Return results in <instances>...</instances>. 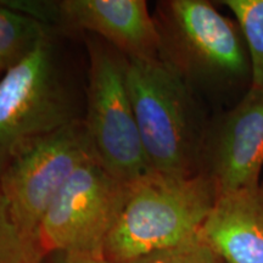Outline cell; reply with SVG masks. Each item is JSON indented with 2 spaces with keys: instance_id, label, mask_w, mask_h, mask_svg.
I'll use <instances>...</instances> for the list:
<instances>
[{
  "instance_id": "6da1fadb",
  "label": "cell",
  "mask_w": 263,
  "mask_h": 263,
  "mask_svg": "<svg viewBox=\"0 0 263 263\" xmlns=\"http://www.w3.org/2000/svg\"><path fill=\"white\" fill-rule=\"evenodd\" d=\"M216 199L211 180L201 172L172 177L150 171L127 183L103 262L128 261L195 238Z\"/></svg>"
},
{
  "instance_id": "7a4b0ae2",
  "label": "cell",
  "mask_w": 263,
  "mask_h": 263,
  "mask_svg": "<svg viewBox=\"0 0 263 263\" xmlns=\"http://www.w3.org/2000/svg\"><path fill=\"white\" fill-rule=\"evenodd\" d=\"M126 82L150 171L200 173L207 129L188 82L161 59L127 58Z\"/></svg>"
},
{
  "instance_id": "3957f363",
  "label": "cell",
  "mask_w": 263,
  "mask_h": 263,
  "mask_svg": "<svg viewBox=\"0 0 263 263\" xmlns=\"http://www.w3.org/2000/svg\"><path fill=\"white\" fill-rule=\"evenodd\" d=\"M160 59L190 84L224 88L251 84V66L235 20L206 0L159 2L154 15Z\"/></svg>"
},
{
  "instance_id": "277c9868",
  "label": "cell",
  "mask_w": 263,
  "mask_h": 263,
  "mask_svg": "<svg viewBox=\"0 0 263 263\" xmlns=\"http://www.w3.org/2000/svg\"><path fill=\"white\" fill-rule=\"evenodd\" d=\"M93 159L83 120L31 140L10 157L0 172V192L26 238L38 245L39 227L55 197Z\"/></svg>"
},
{
  "instance_id": "5b68a950",
  "label": "cell",
  "mask_w": 263,
  "mask_h": 263,
  "mask_svg": "<svg viewBox=\"0 0 263 263\" xmlns=\"http://www.w3.org/2000/svg\"><path fill=\"white\" fill-rule=\"evenodd\" d=\"M89 70L83 120L95 159L123 183L150 172L126 82V58L98 37L87 38Z\"/></svg>"
},
{
  "instance_id": "8992f818",
  "label": "cell",
  "mask_w": 263,
  "mask_h": 263,
  "mask_svg": "<svg viewBox=\"0 0 263 263\" xmlns=\"http://www.w3.org/2000/svg\"><path fill=\"white\" fill-rule=\"evenodd\" d=\"M76 120L50 35L0 78V172L20 147Z\"/></svg>"
},
{
  "instance_id": "52a82bcc",
  "label": "cell",
  "mask_w": 263,
  "mask_h": 263,
  "mask_svg": "<svg viewBox=\"0 0 263 263\" xmlns=\"http://www.w3.org/2000/svg\"><path fill=\"white\" fill-rule=\"evenodd\" d=\"M127 183L93 159L68 179L38 230L43 255L85 256L103 262L105 241L123 202Z\"/></svg>"
},
{
  "instance_id": "ba28073f",
  "label": "cell",
  "mask_w": 263,
  "mask_h": 263,
  "mask_svg": "<svg viewBox=\"0 0 263 263\" xmlns=\"http://www.w3.org/2000/svg\"><path fill=\"white\" fill-rule=\"evenodd\" d=\"M52 29L94 34L127 59H160V35L144 0H5Z\"/></svg>"
},
{
  "instance_id": "9c48e42d",
  "label": "cell",
  "mask_w": 263,
  "mask_h": 263,
  "mask_svg": "<svg viewBox=\"0 0 263 263\" xmlns=\"http://www.w3.org/2000/svg\"><path fill=\"white\" fill-rule=\"evenodd\" d=\"M263 168V89L249 88L207 129L200 172L217 197L259 185Z\"/></svg>"
},
{
  "instance_id": "30bf717a",
  "label": "cell",
  "mask_w": 263,
  "mask_h": 263,
  "mask_svg": "<svg viewBox=\"0 0 263 263\" xmlns=\"http://www.w3.org/2000/svg\"><path fill=\"white\" fill-rule=\"evenodd\" d=\"M200 235L224 263H263V185L216 199Z\"/></svg>"
},
{
  "instance_id": "8fae6325",
  "label": "cell",
  "mask_w": 263,
  "mask_h": 263,
  "mask_svg": "<svg viewBox=\"0 0 263 263\" xmlns=\"http://www.w3.org/2000/svg\"><path fill=\"white\" fill-rule=\"evenodd\" d=\"M50 35L47 25L0 0V72L15 67Z\"/></svg>"
},
{
  "instance_id": "7c38bea8",
  "label": "cell",
  "mask_w": 263,
  "mask_h": 263,
  "mask_svg": "<svg viewBox=\"0 0 263 263\" xmlns=\"http://www.w3.org/2000/svg\"><path fill=\"white\" fill-rule=\"evenodd\" d=\"M238 24L251 66L250 88L263 89V0H223Z\"/></svg>"
},
{
  "instance_id": "4fadbf2b",
  "label": "cell",
  "mask_w": 263,
  "mask_h": 263,
  "mask_svg": "<svg viewBox=\"0 0 263 263\" xmlns=\"http://www.w3.org/2000/svg\"><path fill=\"white\" fill-rule=\"evenodd\" d=\"M44 255L22 234L0 192V263H41Z\"/></svg>"
},
{
  "instance_id": "5bb4252c",
  "label": "cell",
  "mask_w": 263,
  "mask_h": 263,
  "mask_svg": "<svg viewBox=\"0 0 263 263\" xmlns=\"http://www.w3.org/2000/svg\"><path fill=\"white\" fill-rule=\"evenodd\" d=\"M105 263V262H103ZM117 263H224L209 244L197 235L182 244Z\"/></svg>"
},
{
  "instance_id": "9a60e30c",
  "label": "cell",
  "mask_w": 263,
  "mask_h": 263,
  "mask_svg": "<svg viewBox=\"0 0 263 263\" xmlns=\"http://www.w3.org/2000/svg\"><path fill=\"white\" fill-rule=\"evenodd\" d=\"M59 255V262L58 263H103L98 259L85 257V256H74V255Z\"/></svg>"
}]
</instances>
